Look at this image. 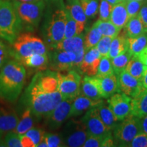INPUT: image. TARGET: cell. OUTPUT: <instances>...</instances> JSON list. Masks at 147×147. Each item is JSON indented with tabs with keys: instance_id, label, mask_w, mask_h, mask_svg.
<instances>
[{
	"instance_id": "1",
	"label": "cell",
	"mask_w": 147,
	"mask_h": 147,
	"mask_svg": "<svg viewBox=\"0 0 147 147\" xmlns=\"http://www.w3.org/2000/svg\"><path fill=\"white\" fill-rule=\"evenodd\" d=\"M62 100L63 97L59 91H45L33 80L26 87L21 99L24 105L30 108L38 120L47 118Z\"/></svg>"
},
{
	"instance_id": "2",
	"label": "cell",
	"mask_w": 147,
	"mask_h": 147,
	"mask_svg": "<svg viewBox=\"0 0 147 147\" xmlns=\"http://www.w3.org/2000/svg\"><path fill=\"white\" fill-rule=\"evenodd\" d=\"M66 8L62 0H52L46 8L41 32L44 42L50 49L64 38Z\"/></svg>"
},
{
	"instance_id": "3",
	"label": "cell",
	"mask_w": 147,
	"mask_h": 147,
	"mask_svg": "<svg viewBox=\"0 0 147 147\" xmlns=\"http://www.w3.org/2000/svg\"><path fill=\"white\" fill-rule=\"evenodd\" d=\"M25 67L17 60H8L0 69V98L13 103L17 100L26 81Z\"/></svg>"
},
{
	"instance_id": "4",
	"label": "cell",
	"mask_w": 147,
	"mask_h": 147,
	"mask_svg": "<svg viewBox=\"0 0 147 147\" xmlns=\"http://www.w3.org/2000/svg\"><path fill=\"white\" fill-rule=\"evenodd\" d=\"M23 29L12 2L0 0V38L12 45Z\"/></svg>"
},
{
	"instance_id": "5",
	"label": "cell",
	"mask_w": 147,
	"mask_h": 147,
	"mask_svg": "<svg viewBox=\"0 0 147 147\" xmlns=\"http://www.w3.org/2000/svg\"><path fill=\"white\" fill-rule=\"evenodd\" d=\"M47 47L41 38L30 33L21 34L10 48V57L18 61L34 54H45L47 53Z\"/></svg>"
},
{
	"instance_id": "6",
	"label": "cell",
	"mask_w": 147,
	"mask_h": 147,
	"mask_svg": "<svg viewBox=\"0 0 147 147\" xmlns=\"http://www.w3.org/2000/svg\"><path fill=\"white\" fill-rule=\"evenodd\" d=\"M12 3L22 22L23 29L32 32L38 28L46 9L45 0L36 2H21L13 0Z\"/></svg>"
},
{
	"instance_id": "7",
	"label": "cell",
	"mask_w": 147,
	"mask_h": 147,
	"mask_svg": "<svg viewBox=\"0 0 147 147\" xmlns=\"http://www.w3.org/2000/svg\"><path fill=\"white\" fill-rule=\"evenodd\" d=\"M119 122L113 130L115 144L116 146H129L134 137L141 133L139 118L130 115Z\"/></svg>"
},
{
	"instance_id": "8",
	"label": "cell",
	"mask_w": 147,
	"mask_h": 147,
	"mask_svg": "<svg viewBox=\"0 0 147 147\" xmlns=\"http://www.w3.org/2000/svg\"><path fill=\"white\" fill-rule=\"evenodd\" d=\"M64 125L61 136L64 146L80 147L82 146L89 136L87 129L80 120L70 118Z\"/></svg>"
},
{
	"instance_id": "9",
	"label": "cell",
	"mask_w": 147,
	"mask_h": 147,
	"mask_svg": "<svg viewBox=\"0 0 147 147\" xmlns=\"http://www.w3.org/2000/svg\"><path fill=\"white\" fill-rule=\"evenodd\" d=\"M58 91L63 100H74L80 94L82 77L75 69H71L66 74H57Z\"/></svg>"
},
{
	"instance_id": "10",
	"label": "cell",
	"mask_w": 147,
	"mask_h": 147,
	"mask_svg": "<svg viewBox=\"0 0 147 147\" xmlns=\"http://www.w3.org/2000/svg\"><path fill=\"white\" fill-rule=\"evenodd\" d=\"M51 50L49 53V65L51 69L57 72L74 69V61L76 58L74 53L57 49Z\"/></svg>"
},
{
	"instance_id": "11",
	"label": "cell",
	"mask_w": 147,
	"mask_h": 147,
	"mask_svg": "<svg viewBox=\"0 0 147 147\" xmlns=\"http://www.w3.org/2000/svg\"><path fill=\"white\" fill-rule=\"evenodd\" d=\"M81 121L87 129L89 135L105 136L112 133L102 122L99 115L97 106L91 108L86 112Z\"/></svg>"
},
{
	"instance_id": "12",
	"label": "cell",
	"mask_w": 147,
	"mask_h": 147,
	"mask_svg": "<svg viewBox=\"0 0 147 147\" xmlns=\"http://www.w3.org/2000/svg\"><path fill=\"white\" fill-rule=\"evenodd\" d=\"M74 100H63L46 118L45 123L50 130L60 128L69 119L71 106Z\"/></svg>"
},
{
	"instance_id": "13",
	"label": "cell",
	"mask_w": 147,
	"mask_h": 147,
	"mask_svg": "<svg viewBox=\"0 0 147 147\" xmlns=\"http://www.w3.org/2000/svg\"><path fill=\"white\" fill-rule=\"evenodd\" d=\"M131 97L120 92L113 94L108 101V107L112 110L118 121H121L131 115Z\"/></svg>"
},
{
	"instance_id": "14",
	"label": "cell",
	"mask_w": 147,
	"mask_h": 147,
	"mask_svg": "<svg viewBox=\"0 0 147 147\" xmlns=\"http://www.w3.org/2000/svg\"><path fill=\"white\" fill-rule=\"evenodd\" d=\"M118 91L128 96L134 97L144 89L142 82L130 75L125 69L117 74Z\"/></svg>"
},
{
	"instance_id": "15",
	"label": "cell",
	"mask_w": 147,
	"mask_h": 147,
	"mask_svg": "<svg viewBox=\"0 0 147 147\" xmlns=\"http://www.w3.org/2000/svg\"><path fill=\"white\" fill-rule=\"evenodd\" d=\"M101 58L102 56L96 47H93L86 51L83 60L79 67V73L82 74H83L88 76H95Z\"/></svg>"
},
{
	"instance_id": "16",
	"label": "cell",
	"mask_w": 147,
	"mask_h": 147,
	"mask_svg": "<svg viewBox=\"0 0 147 147\" xmlns=\"http://www.w3.org/2000/svg\"><path fill=\"white\" fill-rule=\"evenodd\" d=\"M102 98L108 99L118 91V80L115 74L107 76H93Z\"/></svg>"
},
{
	"instance_id": "17",
	"label": "cell",
	"mask_w": 147,
	"mask_h": 147,
	"mask_svg": "<svg viewBox=\"0 0 147 147\" xmlns=\"http://www.w3.org/2000/svg\"><path fill=\"white\" fill-rule=\"evenodd\" d=\"M102 102H103L102 99L97 100H92L80 93L73 100L69 113V118L78 117L85 113L91 108L100 105Z\"/></svg>"
},
{
	"instance_id": "18",
	"label": "cell",
	"mask_w": 147,
	"mask_h": 147,
	"mask_svg": "<svg viewBox=\"0 0 147 147\" xmlns=\"http://www.w3.org/2000/svg\"><path fill=\"white\" fill-rule=\"evenodd\" d=\"M84 34L82 33L71 38H63L52 49L72 52L74 54H77L82 51H85L84 47Z\"/></svg>"
},
{
	"instance_id": "19",
	"label": "cell",
	"mask_w": 147,
	"mask_h": 147,
	"mask_svg": "<svg viewBox=\"0 0 147 147\" xmlns=\"http://www.w3.org/2000/svg\"><path fill=\"white\" fill-rule=\"evenodd\" d=\"M19 121V117L14 112L0 108V134L4 135L14 131Z\"/></svg>"
},
{
	"instance_id": "20",
	"label": "cell",
	"mask_w": 147,
	"mask_h": 147,
	"mask_svg": "<svg viewBox=\"0 0 147 147\" xmlns=\"http://www.w3.org/2000/svg\"><path fill=\"white\" fill-rule=\"evenodd\" d=\"M131 115L141 118L147 115V89L144 88L131 101Z\"/></svg>"
},
{
	"instance_id": "21",
	"label": "cell",
	"mask_w": 147,
	"mask_h": 147,
	"mask_svg": "<svg viewBox=\"0 0 147 147\" xmlns=\"http://www.w3.org/2000/svg\"><path fill=\"white\" fill-rule=\"evenodd\" d=\"M129 19L127 11L125 2H119L113 5L110 21L118 28L122 29L125 27Z\"/></svg>"
},
{
	"instance_id": "22",
	"label": "cell",
	"mask_w": 147,
	"mask_h": 147,
	"mask_svg": "<svg viewBox=\"0 0 147 147\" xmlns=\"http://www.w3.org/2000/svg\"><path fill=\"white\" fill-rule=\"evenodd\" d=\"M20 63L29 68L35 69H44L49 65V59L47 53L34 54L18 60Z\"/></svg>"
},
{
	"instance_id": "23",
	"label": "cell",
	"mask_w": 147,
	"mask_h": 147,
	"mask_svg": "<svg viewBox=\"0 0 147 147\" xmlns=\"http://www.w3.org/2000/svg\"><path fill=\"white\" fill-rule=\"evenodd\" d=\"M45 131L41 129L32 127L21 136L22 147H37L44 139Z\"/></svg>"
},
{
	"instance_id": "24",
	"label": "cell",
	"mask_w": 147,
	"mask_h": 147,
	"mask_svg": "<svg viewBox=\"0 0 147 147\" xmlns=\"http://www.w3.org/2000/svg\"><path fill=\"white\" fill-rule=\"evenodd\" d=\"M80 93L92 100H97L102 98L93 76L84 77L80 86Z\"/></svg>"
},
{
	"instance_id": "25",
	"label": "cell",
	"mask_w": 147,
	"mask_h": 147,
	"mask_svg": "<svg viewBox=\"0 0 147 147\" xmlns=\"http://www.w3.org/2000/svg\"><path fill=\"white\" fill-rule=\"evenodd\" d=\"M65 7L74 19L84 28L87 17L84 13L80 0H67Z\"/></svg>"
},
{
	"instance_id": "26",
	"label": "cell",
	"mask_w": 147,
	"mask_h": 147,
	"mask_svg": "<svg viewBox=\"0 0 147 147\" xmlns=\"http://www.w3.org/2000/svg\"><path fill=\"white\" fill-rule=\"evenodd\" d=\"M36 119H37L36 117L32 113L30 108L26 107L22 113L21 120L19 119L17 126L14 131L18 135H23L33 127Z\"/></svg>"
},
{
	"instance_id": "27",
	"label": "cell",
	"mask_w": 147,
	"mask_h": 147,
	"mask_svg": "<svg viewBox=\"0 0 147 147\" xmlns=\"http://www.w3.org/2000/svg\"><path fill=\"white\" fill-rule=\"evenodd\" d=\"M99 115L102 122L105 125L106 128L109 131H113V130L118 124V121L114 115V114L108 106L105 105L104 102L101 103L100 105L97 106Z\"/></svg>"
},
{
	"instance_id": "28",
	"label": "cell",
	"mask_w": 147,
	"mask_h": 147,
	"mask_svg": "<svg viewBox=\"0 0 147 147\" xmlns=\"http://www.w3.org/2000/svg\"><path fill=\"white\" fill-rule=\"evenodd\" d=\"M128 51V38L119 36L113 38L110 45L108 57L113 59Z\"/></svg>"
},
{
	"instance_id": "29",
	"label": "cell",
	"mask_w": 147,
	"mask_h": 147,
	"mask_svg": "<svg viewBox=\"0 0 147 147\" xmlns=\"http://www.w3.org/2000/svg\"><path fill=\"white\" fill-rule=\"evenodd\" d=\"M125 27L127 38H136L146 33L142 22L138 15L129 18Z\"/></svg>"
},
{
	"instance_id": "30",
	"label": "cell",
	"mask_w": 147,
	"mask_h": 147,
	"mask_svg": "<svg viewBox=\"0 0 147 147\" xmlns=\"http://www.w3.org/2000/svg\"><path fill=\"white\" fill-rule=\"evenodd\" d=\"M93 25L99 29L103 36L110 37L113 39L119 36L121 30L110 21H102L99 19L93 24Z\"/></svg>"
},
{
	"instance_id": "31",
	"label": "cell",
	"mask_w": 147,
	"mask_h": 147,
	"mask_svg": "<svg viewBox=\"0 0 147 147\" xmlns=\"http://www.w3.org/2000/svg\"><path fill=\"white\" fill-rule=\"evenodd\" d=\"M66 8V7H65ZM84 28L80 26L71 16L69 11L66 8V23L64 38H69L82 34Z\"/></svg>"
},
{
	"instance_id": "32",
	"label": "cell",
	"mask_w": 147,
	"mask_h": 147,
	"mask_svg": "<svg viewBox=\"0 0 147 147\" xmlns=\"http://www.w3.org/2000/svg\"><path fill=\"white\" fill-rule=\"evenodd\" d=\"M146 66L139 59L133 56L125 67V70L138 80H142Z\"/></svg>"
},
{
	"instance_id": "33",
	"label": "cell",
	"mask_w": 147,
	"mask_h": 147,
	"mask_svg": "<svg viewBox=\"0 0 147 147\" xmlns=\"http://www.w3.org/2000/svg\"><path fill=\"white\" fill-rule=\"evenodd\" d=\"M147 45V32L136 38H128V51L132 55H136Z\"/></svg>"
},
{
	"instance_id": "34",
	"label": "cell",
	"mask_w": 147,
	"mask_h": 147,
	"mask_svg": "<svg viewBox=\"0 0 147 147\" xmlns=\"http://www.w3.org/2000/svg\"><path fill=\"white\" fill-rule=\"evenodd\" d=\"M102 36L99 29L93 25V26L87 32V34L84 35V47L85 52L92 48L95 47Z\"/></svg>"
},
{
	"instance_id": "35",
	"label": "cell",
	"mask_w": 147,
	"mask_h": 147,
	"mask_svg": "<svg viewBox=\"0 0 147 147\" xmlns=\"http://www.w3.org/2000/svg\"><path fill=\"white\" fill-rule=\"evenodd\" d=\"M133 55L129 51L111 59V63L113 65L114 72L116 75L120 73L121 71L125 69L127 65L129 63Z\"/></svg>"
},
{
	"instance_id": "36",
	"label": "cell",
	"mask_w": 147,
	"mask_h": 147,
	"mask_svg": "<svg viewBox=\"0 0 147 147\" xmlns=\"http://www.w3.org/2000/svg\"><path fill=\"white\" fill-rule=\"evenodd\" d=\"M84 13L89 18H93L98 13L99 3L98 0H80Z\"/></svg>"
},
{
	"instance_id": "37",
	"label": "cell",
	"mask_w": 147,
	"mask_h": 147,
	"mask_svg": "<svg viewBox=\"0 0 147 147\" xmlns=\"http://www.w3.org/2000/svg\"><path fill=\"white\" fill-rule=\"evenodd\" d=\"M113 74H115V72H114L113 65H112L111 59L108 57H102L98 68H97V74L95 76L103 77L109 76Z\"/></svg>"
},
{
	"instance_id": "38",
	"label": "cell",
	"mask_w": 147,
	"mask_h": 147,
	"mask_svg": "<svg viewBox=\"0 0 147 147\" xmlns=\"http://www.w3.org/2000/svg\"><path fill=\"white\" fill-rule=\"evenodd\" d=\"M5 147H22L21 142V136L14 131L7 133L3 137Z\"/></svg>"
},
{
	"instance_id": "39",
	"label": "cell",
	"mask_w": 147,
	"mask_h": 147,
	"mask_svg": "<svg viewBox=\"0 0 147 147\" xmlns=\"http://www.w3.org/2000/svg\"><path fill=\"white\" fill-rule=\"evenodd\" d=\"M113 6V5L108 2L106 0H100L98 11L100 20L110 21Z\"/></svg>"
},
{
	"instance_id": "40",
	"label": "cell",
	"mask_w": 147,
	"mask_h": 147,
	"mask_svg": "<svg viewBox=\"0 0 147 147\" xmlns=\"http://www.w3.org/2000/svg\"><path fill=\"white\" fill-rule=\"evenodd\" d=\"M44 140L46 141L48 147L64 146V144L61 134L45 132Z\"/></svg>"
},
{
	"instance_id": "41",
	"label": "cell",
	"mask_w": 147,
	"mask_h": 147,
	"mask_svg": "<svg viewBox=\"0 0 147 147\" xmlns=\"http://www.w3.org/2000/svg\"><path fill=\"white\" fill-rule=\"evenodd\" d=\"M112 40H113V38L110 37L102 36L97 45L95 46L102 57H108V53H109Z\"/></svg>"
},
{
	"instance_id": "42",
	"label": "cell",
	"mask_w": 147,
	"mask_h": 147,
	"mask_svg": "<svg viewBox=\"0 0 147 147\" xmlns=\"http://www.w3.org/2000/svg\"><path fill=\"white\" fill-rule=\"evenodd\" d=\"M144 1H126L125 5L129 17L131 18L133 16H137L143 4Z\"/></svg>"
},
{
	"instance_id": "43",
	"label": "cell",
	"mask_w": 147,
	"mask_h": 147,
	"mask_svg": "<svg viewBox=\"0 0 147 147\" xmlns=\"http://www.w3.org/2000/svg\"><path fill=\"white\" fill-rule=\"evenodd\" d=\"M10 57V48L0 39V69L8 61Z\"/></svg>"
},
{
	"instance_id": "44",
	"label": "cell",
	"mask_w": 147,
	"mask_h": 147,
	"mask_svg": "<svg viewBox=\"0 0 147 147\" xmlns=\"http://www.w3.org/2000/svg\"><path fill=\"white\" fill-rule=\"evenodd\" d=\"M131 147H147V134L140 133L134 137L132 141L129 144Z\"/></svg>"
},
{
	"instance_id": "45",
	"label": "cell",
	"mask_w": 147,
	"mask_h": 147,
	"mask_svg": "<svg viewBox=\"0 0 147 147\" xmlns=\"http://www.w3.org/2000/svg\"><path fill=\"white\" fill-rule=\"evenodd\" d=\"M138 16L142 22L145 32H147V0H145L143 3Z\"/></svg>"
},
{
	"instance_id": "46",
	"label": "cell",
	"mask_w": 147,
	"mask_h": 147,
	"mask_svg": "<svg viewBox=\"0 0 147 147\" xmlns=\"http://www.w3.org/2000/svg\"><path fill=\"white\" fill-rule=\"evenodd\" d=\"M134 57H136L138 59L147 66V45L140 53L136 55H134Z\"/></svg>"
},
{
	"instance_id": "47",
	"label": "cell",
	"mask_w": 147,
	"mask_h": 147,
	"mask_svg": "<svg viewBox=\"0 0 147 147\" xmlns=\"http://www.w3.org/2000/svg\"><path fill=\"white\" fill-rule=\"evenodd\" d=\"M139 124L141 132L147 134V115L139 118Z\"/></svg>"
},
{
	"instance_id": "48",
	"label": "cell",
	"mask_w": 147,
	"mask_h": 147,
	"mask_svg": "<svg viewBox=\"0 0 147 147\" xmlns=\"http://www.w3.org/2000/svg\"><path fill=\"white\" fill-rule=\"evenodd\" d=\"M141 82H142L143 87L145 88V89H147V66L146 69H145L144 75H143Z\"/></svg>"
},
{
	"instance_id": "49",
	"label": "cell",
	"mask_w": 147,
	"mask_h": 147,
	"mask_svg": "<svg viewBox=\"0 0 147 147\" xmlns=\"http://www.w3.org/2000/svg\"><path fill=\"white\" fill-rule=\"evenodd\" d=\"M37 147H48V145L47 144V142H46V141L45 140H42L40 142L39 144H38V146Z\"/></svg>"
},
{
	"instance_id": "50",
	"label": "cell",
	"mask_w": 147,
	"mask_h": 147,
	"mask_svg": "<svg viewBox=\"0 0 147 147\" xmlns=\"http://www.w3.org/2000/svg\"><path fill=\"white\" fill-rule=\"evenodd\" d=\"M5 146L4 140H3V135L0 134V147Z\"/></svg>"
},
{
	"instance_id": "51",
	"label": "cell",
	"mask_w": 147,
	"mask_h": 147,
	"mask_svg": "<svg viewBox=\"0 0 147 147\" xmlns=\"http://www.w3.org/2000/svg\"><path fill=\"white\" fill-rule=\"evenodd\" d=\"M106 1H107L108 2H109L110 4L113 5H115L117 4V3H119L118 0H106Z\"/></svg>"
},
{
	"instance_id": "52",
	"label": "cell",
	"mask_w": 147,
	"mask_h": 147,
	"mask_svg": "<svg viewBox=\"0 0 147 147\" xmlns=\"http://www.w3.org/2000/svg\"><path fill=\"white\" fill-rule=\"evenodd\" d=\"M21 2H36V1H40V0H18Z\"/></svg>"
},
{
	"instance_id": "53",
	"label": "cell",
	"mask_w": 147,
	"mask_h": 147,
	"mask_svg": "<svg viewBox=\"0 0 147 147\" xmlns=\"http://www.w3.org/2000/svg\"><path fill=\"white\" fill-rule=\"evenodd\" d=\"M127 1H144L145 0H127Z\"/></svg>"
},
{
	"instance_id": "54",
	"label": "cell",
	"mask_w": 147,
	"mask_h": 147,
	"mask_svg": "<svg viewBox=\"0 0 147 147\" xmlns=\"http://www.w3.org/2000/svg\"><path fill=\"white\" fill-rule=\"evenodd\" d=\"M119 2H125L127 0H118Z\"/></svg>"
}]
</instances>
